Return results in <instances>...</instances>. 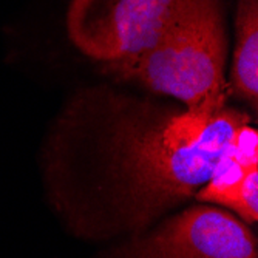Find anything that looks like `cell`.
Returning <instances> with one entry per match:
<instances>
[{
	"instance_id": "obj_1",
	"label": "cell",
	"mask_w": 258,
	"mask_h": 258,
	"mask_svg": "<svg viewBox=\"0 0 258 258\" xmlns=\"http://www.w3.org/2000/svg\"><path fill=\"white\" fill-rule=\"evenodd\" d=\"M107 185L124 226L144 232L195 197L250 116L233 107L161 108L110 96Z\"/></svg>"
},
{
	"instance_id": "obj_2",
	"label": "cell",
	"mask_w": 258,
	"mask_h": 258,
	"mask_svg": "<svg viewBox=\"0 0 258 258\" xmlns=\"http://www.w3.org/2000/svg\"><path fill=\"white\" fill-rule=\"evenodd\" d=\"M227 46L223 0H192L153 48L102 68L119 81L178 99L187 110L221 108L230 96Z\"/></svg>"
},
{
	"instance_id": "obj_3",
	"label": "cell",
	"mask_w": 258,
	"mask_h": 258,
	"mask_svg": "<svg viewBox=\"0 0 258 258\" xmlns=\"http://www.w3.org/2000/svg\"><path fill=\"white\" fill-rule=\"evenodd\" d=\"M192 0H72L67 33L79 51L110 63L146 53Z\"/></svg>"
},
{
	"instance_id": "obj_4",
	"label": "cell",
	"mask_w": 258,
	"mask_h": 258,
	"mask_svg": "<svg viewBox=\"0 0 258 258\" xmlns=\"http://www.w3.org/2000/svg\"><path fill=\"white\" fill-rule=\"evenodd\" d=\"M104 258H258V243L238 217L198 204L136 233Z\"/></svg>"
},
{
	"instance_id": "obj_5",
	"label": "cell",
	"mask_w": 258,
	"mask_h": 258,
	"mask_svg": "<svg viewBox=\"0 0 258 258\" xmlns=\"http://www.w3.org/2000/svg\"><path fill=\"white\" fill-rule=\"evenodd\" d=\"M230 96L246 102L256 114L258 108V0H238L235 14V45H233Z\"/></svg>"
},
{
	"instance_id": "obj_6",
	"label": "cell",
	"mask_w": 258,
	"mask_h": 258,
	"mask_svg": "<svg viewBox=\"0 0 258 258\" xmlns=\"http://www.w3.org/2000/svg\"><path fill=\"white\" fill-rule=\"evenodd\" d=\"M204 204H220L238 215L246 224L258 220V167L250 169L244 178L230 187L209 197Z\"/></svg>"
}]
</instances>
